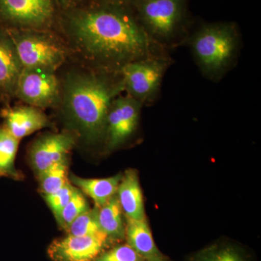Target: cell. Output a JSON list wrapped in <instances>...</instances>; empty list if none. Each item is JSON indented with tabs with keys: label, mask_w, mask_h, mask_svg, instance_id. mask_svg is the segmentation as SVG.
<instances>
[{
	"label": "cell",
	"mask_w": 261,
	"mask_h": 261,
	"mask_svg": "<svg viewBox=\"0 0 261 261\" xmlns=\"http://www.w3.org/2000/svg\"><path fill=\"white\" fill-rule=\"evenodd\" d=\"M63 23L77 50L103 71L119 73L128 63L154 56L156 42L129 8L82 5L67 10Z\"/></svg>",
	"instance_id": "1"
},
{
	"label": "cell",
	"mask_w": 261,
	"mask_h": 261,
	"mask_svg": "<svg viewBox=\"0 0 261 261\" xmlns=\"http://www.w3.org/2000/svg\"><path fill=\"white\" fill-rule=\"evenodd\" d=\"M108 73L103 70L71 73L62 85L61 103L65 116L88 142L104 139L110 106L125 90L121 75L116 80Z\"/></svg>",
	"instance_id": "2"
},
{
	"label": "cell",
	"mask_w": 261,
	"mask_h": 261,
	"mask_svg": "<svg viewBox=\"0 0 261 261\" xmlns=\"http://www.w3.org/2000/svg\"><path fill=\"white\" fill-rule=\"evenodd\" d=\"M239 43L235 23H208L196 31L190 40V47L202 73L211 80H218L234 61Z\"/></svg>",
	"instance_id": "3"
},
{
	"label": "cell",
	"mask_w": 261,
	"mask_h": 261,
	"mask_svg": "<svg viewBox=\"0 0 261 261\" xmlns=\"http://www.w3.org/2000/svg\"><path fill=\"white\" fill-rule=\"evenodd\" d=\"M23 68L56 72L66 61L68 50L49 30L5 27Z\"/></svg>",
	"instance_id": "4"
},
{
	"label": "cell",
	"mask_w": 261,
	"mask_h": 261,
	"mask_svg": "<svg viewBox=\"0 0 261 261\" xmlns=\"http://www.w3.org/2000/svg\"><path fill=\"white\" fill-rule=\"evenodd\" d=\"M187 0H134L132 7L145 32L156 43L173 40L186 18Z\"/></svg>",
	"instance_id": "5"
},
{
	"label": "cell",
	"mask_w": 261,
	"mask_h": 261,
	"mask_svg": "<svg viewBox=\"0 0 261 261\" xmlns=\"http://www.w3.org/2000/svg\"><path fill=\"white\" fill-rule=\"evenodd\" d=\"M169 63L165 58L152 56L125 65L119 71L125 90L142 104L153 100Z\"/></svg>",
	"instance_id": "6"
},
{
	"label": "cell",
	"mask_w": 261,
	"mask_h": 261,
	"mask_svg": "<svg viewBox=\"0 0 261 261\" xmlns=\"http://www.w3.org/2000/svg\"><path fill=\"white\" fill-rule=\"evenodd\" d=\"M57 0H0V22L14 28L49 30L58 17Z\"/></svg>",
	"instance_id": "7"
},
{
	"label": "cell",
	"mask_w": 261,
	"mask_h": 261,
	"mask_svg": "<svg viewBox=\"0 0 261 261\" xmlns=\"http://www.w3.org/2000/svg\"><path fill=\"white\" fill-rule=\"evenodd\" d=\"M15 97L40 109L54 107L61 103L62 84L56 72L23 68L17 84Z\"/></svg>",
	"instance_id": "8"
},
{
	"label": "cell",
	"mask_w": 261,
	"mask_h": 261,
	"mask_svg": "<svg viewBox=\"0 0 261 261\" xmlns=\"http://www.w3.org/2000/svg\"><path fill=\"white\" fill-rule=\"evenodd\" d=\"M142 103L130 96L117 97L111 103L106 118L104 139L109 149L124 143L138 126Z\"/></svg>",
	"instance_id": "9"
},
{
	"label": "cell",
	"mask_w": 261,
	"mask_h": 261,
	"mask_svg": "<svg viewBox=\"0 0 261 261\" xmlns=\"http://www.w3.org/2000/svg\"><path fill=\"white\" fill-rule=\"evenodd\" d=\"M108 239L68 234L51 243L48 247V255L54 261H94Z\"/></svg>",
	"instance_id": "10"
},
{
	"label": "cell",
	"mask_w": 261,
	"mask_h": 261,
	"mask_svg": "<svg viewBox=\"0 0 261 261\" xmlns=\"http://www.w3.org/2000/svg\"><path fill=\"white\" fill-rule=\"evenodd\" d=\"M75 145V138L68 133L42 136L33 144L30 159L37 175L55 163L68 159Z\"/></svg>",
	"instance_id": "11"
},
{
	"label": "cell",
	"mask_w": 261,
	"mask_h": 261,
	"mask_svg": "<svg viewBox=\"0 0 261 261\" xmlns=\"http://www.w3.org/2000/svg\"><path fill=\"white\" fill-rule=\"evenodd\" d=\"M1 116L5 128L18 140L50 125L42 110L32 106L3 108Z\"/></svg>",
	"instance_id": "12"
},
{
	"label": "cell",
	"mask_w": 261,
	"mask_h": 261,
	"mask_svg": "<svg viewBox=\"0 0 261 261\" xmlns=\"http://www.w3.org/2000/svg\"><path fill=\"white\" fill-rule=\"evenodd\" d=\"M23 68L14 46L4 28H0V95L15 97L17 84Z\"/></svg>",
	"instance_id": "13"
},
{
	"label": "cell",
	"mask_w": 261,
	"mask_h": 261,
	"mask_svg": "<svg viewBox=\"0 0 261 261\" xmlns=\"http://www.w3.org/2000/svg\"><path fill=\"white\" fill-rule=\"evenodd\" d=\"M117 197L126 217L135 220L145 219L143 196L138 174L134 169H128L122 175L117 190Z\"/></svg>",
	"instance_id": "14"
},
{
	"label": "cell",
	"mask_w": 261,
	"mask_h": 261,
	"mask_svg": "<svg viewBox=\"0 0 261 261\" xmlns=\"http://www.w3.org/2000/svg\"><path fill=\"white\" fill-rule=\"evenodd\" d=\"M126 218L125 236L128 245L145 260L157 261L164 259L154 243L147 219Z\"/></svg>",
	"instance_id": "15"
},
{
	"label": "cell",
	"mask_w": 261,
	"mask_h": 261,
	"mask_svg": "<svg viewBox=\"0 0 261 261\" xmlns=\"http://www.w3.org/2000/svg\"><path fill=\"white\" fill-rule=\"evenodd\" d=\"M121 174L105 178H84L72 175L71 181L81 192L93 200L96 207L104 205L116 195Z\"/></svg>",
	"instance_id": "16"
},
{
	"label": "cell",
	"mask_w": 261,
	"mask_h": 261,
	"mask_svg": "<svg viewBox=\"0 0 261 261\" xmlns=\"http://www.w3.org/2000/svg\"><path fill=\"white\" fill-rule=\"evenodd\" d=\"M99 228L108 238L122 239L125 237V226L122 219V209L117 195H114L102 205L97 207Z\"/></svg>",
	"instance_id": "17"
},
{
	"label": "cell",
	"mask_w": 261,
	"mask_h": 261,
	"mask_svg": "<svg viewBox=\"0 0 261 261\" xmlns=\"http://www.w3.org/2000/svg\"><path fill=\"white\" fill-rule=\"evenodd\" d=\"M19 141L4 126H0V177H20L15 166Z\"/></svg>",
	"instance_id": "18"
},
{
	"label": "cell",
	"mask_w": 261,
	"mask_h": 261,
	"mask_svg": "<svg viewBox=\"0 0 261 261\" xmlns=\"http://www.w3.org/2000/svg\"><path fill=\"white\" fill-rule=\"evenodd\" d=\"M39 186L44 195H49L62 188L68 182V159L49 166L38 174Z\"/></svg>",
	"instance_id": "19"
},
{
	"label": "cell",
	"mask_w": 261,
	"mask_h": 261,
	"mask_svg": "<svg viewBox=\"0 0 261 261\" xmlns=\"http://www.w3.org/2000/svg\"><path fill=\"white\" fill-rule=\"evenodd\" d=\"M97 207L88 209L73 221L67 229L68 234L73 236L106 237L99 228L97 219Z\"/></svg>",
	"instance_id": "20"
},
{
	"label": "cell",
	"mask_w": 261,
	"mask_h": 261,
	"mask_svg": "<svg viewBox=\"0 0 261 261\" xmlns=\"http://www.w3.org/2000/svg\"><path fill=\"white\" fill-rule=\"evenodd\" d=\"M88 209L89 206L85 197L77 188L69 202L57 215L56 218L60 226L67 231L73 221Z\"/></svg>",
	"instance_id": "21"
},
{
	"label": "cell",
	"mask_w": 261,
	"mask_h": 261,
	"mask_svg": "<svg viewBox=\"0 0 261 261\" xmlns=\"http://www.w3.org/2000/svg\"><path fill=\"white\" fill-rule=\"evenodd\" d=\"M192 261H247L235 247L214 245L197 252Z\"/></svg>",
	"instance_id": "22"
},
{
	"label": "cell",
	"mask_w": 261,
	"mask_h": 261,
	"mask_svg": "<svg viewBox=\"0 0 261 261\" xmlns=\"http://www.w3.org/2000/svg\"><path fill=\"white\" fill-rule=\"evenodd\" d=\"M76 189V187L73 186L69 181H68L60 190L49 195H44L46 202L55 216L59 214L62 209L69 202Z\"/></svg>",
	"instance_id": "23"
},
{
	"label": "cell",
	"mask_w": 261,
	"mask_h": 261,
	"mask_svg": "<svg viewBox=\"0 0 261 261\" xmlns=\"http://www.w3.org/2000/svg\"><path fill=\"white\" fill-rule=\"evenodd\" d=\"M137 252L128 245L114 247L109 251L98 255L94 261H144Z\"/></svg>",
	"instance_id": "24"
},
{
	"label": "cell",
	"mask_w": 261,
	"mask_h": 261,
	"mask_svg": "<svg viewBox=\"0 0 261 261\" xmlns=\"http://www.w3.org/2000/svg\"><path fill=\"white\" fill-rule=\"evenodd\" d=\"M99 3H104L114 6L121 7V8H130L132 7L134 0H97Z\"/></svg>",
	"instance_id": "25"
},
{
	"label": "cell",
	"mask_w": 261,
	"mask_h": 261,
	"mask_svg": "<svg viewBox=\"0 0 261 261\" xmlns=\"http://www.w3.org/2000/svg\"><path fill=\"white\" fill-rule=\"evenodd\" d=\"M66 10L73 9L82 6L85 0H57Z\"/></svg>",
	"instance_id": "26"
},
{
	"label": "cell",
	"mask_w": 261,
	"mask_h": 261,
	"mask_svg": "<svg viewBox=\"0 0 261 261\" xmlns=\"http://www.w3.org/2000/svg\"><path fill=\"white\" fill-rule=\"evenodd\" d=\"M157 261H167V260H165V259H163V260H157Z\"/></svg>",
	"instance_id": "27"
}]
</instances>
